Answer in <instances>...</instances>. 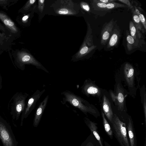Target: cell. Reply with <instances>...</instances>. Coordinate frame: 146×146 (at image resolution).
Segmentation results:
<instances>
[{"label": "cell", "instance_id": "obj_1", "mask_svg": "<svg viewBox=\"0 0 146 146\" xmlns=\"http://www.w3.org/2000/svg\"><path fill=\"white\" fill-rule=\"evenodd\" d=\"M61 94L63 97L61 102L63 104L68 102L85 114L89 113L96 118L100 116L99 111L95 106L73 92L65 91L62 92Z\"/></svg>", "mask_w": 146, "mask_h": 146}, {"label": "cell", "instance_id": "obj_2", "mask_svg": "<svg viewBox=\"0 0 146 146\" xmlns=\"http://www.w3.org/2000/svg\"><path fill=\"white\" fill-rule=\"evenodd\" d=\"M110 123L113 133L120 146H130L125 123L122 121L116 114L114 113Z\"/></svg>", "mask_w": 146, "mask_h": 146}, {"label": "cell", "instance_id": "obj_3", "mask_svg": "<svg viewBox=\"0 0 146 146\" xmlns=\"http://www.w3.org/2000/svg\"><path fill=\"white\" fill-rule=\"evenodd\" d=\"M29 95L25 92H17L11 99L8 103V109L13 118L17 119L22 113Z\"/></svg>", "mask_w": 146, "mask_h": 146}, {"label": "cell", "instance_id": "obj_4", "mask_svg": "<svg viewBox=\"0 0 146 146\" xmlns=\"http://www.w3.org/2000/svg\"><path fill=\"white\" fill-rule=\"evenodd\" d=\"M15 63L16 66L20 70H23L25 65L26 64H31L35 65L37 68L41 69L47 73L49 72L44 67L35 61L29 54L22 52L19 51L15 57Z\"/></svg>", "mask_w": 146, "mask_h": 146}, {"label": "cell", "instance_id": "obj_5", "mask_svg": "<svg viewBox=\"0 0 146 146\" xmlns=\"http://www.w3.org/2000/svg\"><path fill=\"white\" fill-rule=\"evenodd\" d=\"M82 92L88 97H95L101 101L103 91L95 83V82L90 79H86L81 87Z\"/></svg>", "mask_w": 146, "mask_h": 146}, {"label": "cell", "instance_id": "obj_6", "mask_svg": "<svg viewBox=\"0 0 146 146\" xmlns=\"http://www.w3.org/2000/svg\"><path fill=\"white\" fill-rule=\"evenodd\" d=\"M44 89L40 91L37 90L28 99L26 103L24 109L22 113V119L26 118L35 107L37 101L44 92Z\"/></svg>", "mask_w": 146, "mask_h": 146}, {"label": "cell", "instance_id": "obj_7", "mask_svg": "<svg viewBox=\"0 0 146 146\" xmlns=\"http://www.w3.org/2000/svg\"><path fill=\"white\" fill-rule=\"evenodd\" d=\"M115 24L113 19H112L103 25L101 33L100 43L102 45H106L109 41Z\"/></svg>", "mask_w": 146, "mask_h": 146}, {"label": "cell", "instance_id": "obj_8", "mask_svg": "<svg viewBox=\"0 0 146 146\" xmlns=\"http://www.w3.org/2000/svg\"><path fill=\"white\" fill-rule=\"evenodd\" d=\"M123 73L124 78L128 87L132 88L134 85L135 71L133 66L129 63L124 65Z\"/></svg>", "mask_w": 146, "mask_h": 146}, {"label": "cell", "instance_id": "obj_9", "mask_svg": "<svg viewBox=\"0 0 146 146\" xmlns=\"http://www.w3.org/2000/svg\"><path fill=\"white\" fill-rule=\"evenodd\" d=\"M115 94L117 97L116 106L120 111H123L125 106V97L124 90L121 84L118 83L116 86Z\"/></svg>", "mask_w": 146, "mask_h": 146}, {"label": "cell", "instance_id": "obj_10", "mask_svg": "<svg viewBox=\"0 0 146 146\" xmlns=\"http://www.w3.org/2000/svg\"><path fill=\"white\" fill-rule=\"evenodd\" d=\"M101 101L102 102V111L111 123L113 119L114 113L110 101L108 97L103 92Z\"/></svg>", "mask_w": 146, "mask_h": 146}, {"label": "cell", "instance_id": "obj_11", "mask_svg": "<svg viewBox=\"0 0 146 146\" xmlns=\"http://www.w3.org/2000/svg\"><path fill=\"white\" fill-rule=\"evenodd\" d=\"M0 138L5 146H13V139L8 129L0 119Z\"/></svg>", "mask_w": 146, "mask_h": 146}, {"label": "cell", "instance_id": "obj_12", "mask_svg": "<svg viewBox=\"0 0 146 146\" xmlns=\"http://www.w3.org/2000/svg\"><path fill=\"white\" fill-rule=\"evenodd\" d=\"M0 20L13 34H18L19 31L14 23L4 13L0 11Z\"/></svg>", "mask_w": 146, "mask_h": 146}, {"label": "cell", "instance_id": "obj_13", "mask_svg": "<svg viewBox=\"0 0 146 146\" xmlns=\"http://www.w3.org/2000/svg\"><path fill=\"white\" fill-rule=\"evenodd\" d=\"M48 98V95L40 103L36 110L33 121V125L35 127L37 126L40 121L47 105Z\"/></svg>", "mask_w": 146, "mask_h": 146}, {"label": "cell", "instance_id": "obj_14", "mask_svg": "<svg viewBox=\"0 0 146 146\" xmlns=\"http://www.w3.org/2000/svg\"><path fill=\"white\" fill-rule=\"evenodd\" d=\"M121 30L115 24L107 46V48H110L116 46L118 44L121 36Z\"/></svg>", "mask_w": 146, "mask_h": 146}, {"label": "cell", "instance_id": "obj_15", "mask_svg": "<svg viewBox=\"0 0 146 146\" xmlns=\"http://www.w3.org/2000/svg\"><path fill=\"white\" fill-rule=\"evenodd\" d=\"M129 140L130 146H137V141L132 120L130 116L126 125Z\"/></svg>", "mask_w": 146, "mask_h": 146}, {"label": "cell", "instance_id": "obj_16", "mask_svg": "<svg viewBox=\"0 0 146 146\" xmlns=\"http://www.w3.org/2000/svg\"><path fill=\"white\" fill-rule=\"evenodd\" d=\"M85 122L90 130L91 133L97 140L100 146H104L102 139L100 135L98 130L97 124L91 121L87 118H85Z\"/></svg>", "mask_w": 146, "mask_h": 146}, {"label": "cell", "instance_id": "obj_17", "mask_svg": "<svg viewBox=\"0 0 146 146\" xmlns=\"http://www.w3.org/2000/svg\"><path fill=\"white\" fill-rule=\"evenodd\" d=\"M129 29L130 35L135 41L139 43V39L143 38V37L141 32L136 28L132 21L129 22Z\"/></svg>", "mask_w": 146, "mask_h": 146}, {"label": "cell", "instance_id": "obj_18", "mask_svg": "<svg viewBox=\"0 0 146 146\" xmlns=\"http://www.w3.org/2000/svg\"><path fill=\"white\" fill-rule=\"evenodd\" d=\"M92 9V12L94 13L101 14L103 12L107 11L106 4L97 2L93 0L91 2Z\"/></svg>", "mask_w": 146, "mask_h": 146}, {"label": "cell", "instance_id": "obj_19", "mask_svg": "<svg viewBox=\"0 0 146 146\" xmlns=\"http://www.w3.org/2000/svg\"><path fill=\"white\" fill-rule=\"evenodd\" d=\"M101 112L103 123L105 131L110 139H112L113 136L112 129L106 119V116L102 110H101Z\"/></svg>", "mask_w": 146, "mask_h": 146}, {"label": "cell", "instance_id": "obj_20", "mask_svg": "<svg viewBox=\"0 0 146 146\" xmlns=\"http://www.w3.org/2000/svg\"><path fill=\"white\" fill-rule=\"evenodd\" d=\"M132 14V21L136 28L143 33L145 32L144 28L139 20L138 16L135 11L133 7L131 9Z\"/></svg>", "mask_w": 146, "mask_h": 146}, {"label": "cell", "instance_id": "obj_21", "mask_svg": "<svg viewBox=\"0 0 146 146\" xmlns=\"http://www.w3.org/2000/svg\"><path fill=\"white\" fill-rule=\"evenodd\" d=\"M127 46L128 51H130L137 47L139 43L136 42L129 33L126 32Z\"/></svg>", "mask_w": 146, "mask_h": 146}, {"label": "cell", "instance_id": "obj_22", "mask_svg": "<svg viewBox=\"0 0 146 146\" xmlns=\"http://www.w3.org/2000/svg\"><path fill=\"white\" fill-rule=\"evenodd\" d=\"M133 8L138 15L139 20L144 29L146 30V21L144 15L141 13L138 8L135 6H133Z\"/></svg>", "mask_w": 146, "mask_h": 146}, {"label": "cell", "instance_id": "obj_23", "mask_svg": "<svg viewBox=\"0 0 146 146\" xmlns=\"http://www.w3.org/2000/svg\"><path fill=\"white\" fill-rule=\"evenodd\" d=\"M128 7L126 5L122 4H121L115 2L107 4L106 8L107 11L113 9L117 8Z\"/></svg>", "mask_w": 146, "mask_h": 146}, {"label": "cell", "instance_id": "obj_24", "mask_svg": "<svg viewBox=\"0 0 146 146\" xmlns=\"http://www.w3.org/2000/svg\"><path fill=\"white\" fill-rule=\"evenodd\" d=\"M17 1L16 0H0V6L7 10L8 7L16 3Z\"/></svg>", "mask_w": 146, "mask_h": 146}, {"label": "cell", "instance_id": "obj_25", "mask_svg": "<svg viewBox=\"0 0 146 146\" xmlns=\"http://www.w3.org/2000/svg\"><path fill=\"white\" fill-rule=\"evenodd\" d=\"M142 102L143 109V112L144 115L145 122L146 121V92H145L143 96H141Z\"/></svg>", "mask_w": 146, "mask_h": 146}, {"label": "cell", "instance_id": "obj_26", "mask_svg": "<svg viewBox=\"0 0 146 146\" xmlns=\"http://www.w3.org/2000/svg\"><path fill=\"white\" fill-rule=\"evenodd\" d=\"M109 94L113 102L115 105L116 106L117 104V97L115 93L112 90H109Z\"/></svg>", "mask_w": 146, "mask_h": 146}, {"label": "cell", "instance_id": "obj_27", "mask_svg": "<svg viewBox=\"0 0 146 146\" xmlns=\"http://www.w3.org/2000/svg\"><path fill=\"white\" fill-rule=\"evenodd\" d=\"M118 1L124 3V4L127 6L131 10L133 8V6L129 0H118Z\"/></svg>", "mask_w": 146, "mask_h": 146}, {"label": "cell", "instance_id": "obj_28", "mask_svg": "<svg viewBox=\"0 0 146 146\" xmlns=\"http://www.w3.org/2000/svg\"><path fill=\"white\" fill-rule=\"evenodd\" d=\"M81 6L83 9L88 12L90 11V9L89 5L85 2H82L81 4Z\"/></svg>", "mask_w": 146, "mask_h": 146}, {"label": "cell", "instance_id": "obj_29", "mask_svg": "<svg viewBox=\"0 0 146 146\" xmlns=\"http://www.w3.org/2000/svg\"><path fill=\"white\" fill-rule=\"evenodd\" d=\"M95 1L98 2L106 4L114 2L116 1L115 0H95Z\"/></svg>", "mask_w": 146, "mask_h": 146}, {"label": "cell", "instance_id": "obj_30", "mask_svg": "<svg viewBox=\"0 0 146 146\" xmlns=\"http://www.w3.org/2000/svg\"><path fill=\"white\" fill-rule=\"evenodd\" d=\"M58 13L60 14H67L68 13V11L66 8L61 9L58 11Z\"/></svg>", "mask_w": 146, "mask_h": 146}, {"label": "cell", "instance_id": "obj_31", "mask_svg": "<svg viewBox=\"0 0 146 146\" xmlns=\"http://www.w3.org/2000/svg\"><path fill=\"white\" fill-rule=\"evenodd\" d=\"M6 36L5 34L0 32V42H3L4 40L7 39Z\"/></svg>", "mask_w": 146, "mask_h": 146}, {"label": "cell", "instance_id": "obj_32", "mask_svg": "<svg viewBox=\"0 0 146 146\" xmlns=\"http://www.w3.org/2000/svg\"><path fill=\"white\" fill-rule=\"evenodd\" d=\"M0 30L1 31L2 33H4L5 35L6 33H7V30L5 27L0 23Z\"/></svg>", "mask_w": 146, "mask_h": 146}, {"label": "cell", "instance_id": "obj_33", "mask_svg": "<svg viewBox=\"0 0 146 146\" xmlns=\"http://www.w3.org/2000/svg\"><path fill=\"white\" fill-rule=\"evenodd\" d=\"M2 77L0 74V90L1 89L2 87Z\"/></svg>", "mask_w": 146, "mask_h": 146}, {"label": "cell", "instance_id": "obj_34", "mask_svg": "<svg viewBox=\"0 0 146 146\" xmlns=\"http://www.w3.org/2000/svg\"><path fill=\"white\" fill-rule=\"evenodd\" d=\"M86 146H94V144L91 142H88Z\"/></svg>", "mask_w": 146, "mask_h": 146}, {"label": "cell", "instance_id": "obj_35", "mask_svg": "<svg viewBox=\"0 0 146 146\" xmlns=\"http://www.w3.org/2000/svg\"><path fill=\"white\" fill-rule=\"evenodd\" d=\"M105 146H111L106 141H104L103 142Z\"/></svg>", "mask_w": 146, "mask_h": 146}, {"label": "cell", "instance_id": "obj_36", "mask_svg": "<svg viewBox=\"0 0 146 146\" xmlns=\"http://www.w3.org/2000/svg\"><path fill=\"white\" fill-rule=\"evenodd\" d=\"M28 15L25 16L23 18L22 20L23 21H25L28 19Z\"/></svg>", "mask_w": 146, "mask_h": 146}, {"label": "cell", "instance_id": "obj_37", "mask_svg": "<svg viewBox=\"0 0 146 146\" xmlns=\"http://www.w3.org/2000/svg\"><path fill=\"white\" fill-rule=\"evenodd\" d=\"M35 1V0H30L29 1V2L31 4H33Z\"/></svg>", "mask_w": 146, "mask_h": 146}, {"label": "cell", "instance_id": "obj_38", "mask_svg": "<svg viewBox=\"0 0 146 146\" xmlns=\"http://www.w3.org/2000/svg\"><path fill=\"white\" fill-rule=\"evenodd\" d=\"M39 1L40 2V3H44V0H39Z\"/></svg>", "mask_w": 146, "mask_h": 146}]
</instances>
